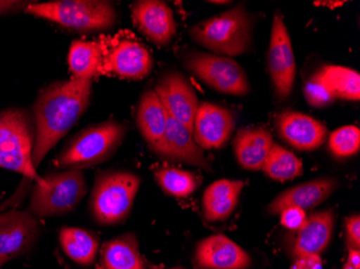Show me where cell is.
<instances>
[{"label":"cell","instance_id":"cell-1","mask_svg":"<svg viewBox=\"0 0 360 269\" xmlns=\"http://www.w3.org/2000/svg\"><path fill=\"white\" fill-rule=\"evenodd\" d=\"M91 93L92 80L79 79L58 81L39 93L34 108L35 143L32 159L36 169L86 112Z\"/></svg>","mask_w":360,"mask_h":269},{"label":"cell","instance_id":"cell-2","mask_svg":"<svg viewBox=\"0 0 360 269\" xmlns=\"http://www.w3.org/2000/svg\"><path fill=\"white\" fill-rule=\"evenodd\" d=\"M129 127L124 123L106 121L86 127L63 147L56 157L60 171H82L104 163L116 153Z\"/></svg>","mask_w":360,"mask_h":269},{"label":"cell","instance_id":"cell-3","mask_svg":"<svg viewBox=\"0 0 360 269\" xmlns=\"http://www.w3.org/2000/svg\"><path fill=\"white\" fill-rule=\"evenodd\" d=\"M196 44L216 55H242L250 50L252 40V21L243 4L224 13L196 23L189 30Z\"/></svg>","mask_w":360,"mask_h":269},{"label":"cell","instance_id":"cell-4","mask_svg":"<svg viewBox=\"0 0 360 269\" xmlns=\"http://www.w3.org/2000/svg\"><path fill=\"white\" fill-rule=\"evenodd\" d=\"M141 179L124 171H98L91 192L89 210L97 224L118 225L131 214Z\"/></svg>","mask_w":360,"mask_h":269},{"label":"cell","instance_id":"cell-5","mask_svg":"<svg viewBox=\"0 0 360 269\" xmlns=\"http://www.w3.org/2000/svg\"><path fill=\"white\" fill-rule=\"evenodd\" d=\"M24 11L63 27L84 32L110 29L118 19L112 3L103 0H58L49 3H32Z\"/></svg>","mask_w":360,"mask_h":269},{"label":"cell","instance_id":"cell-6","mask_svg":"<svg viewBox=\"0 0 360 269\" xmlns=\"http://www.w3.org/2000/svg\"><path fill=\"white\" fill-rule=\"evenodd\" d=\"M34 143L35 135L25 111L9 109L0 113V167L40 183L44 178L32 165Z\"/></svg>","mask_w":360,"mask_h":269},{"label":"cell","instance_id":"cell-7","mask_svg":"<svg viewBox=\"0 0 360 269\" xmlns=\"http://www.w3.org/2000/svg\"><path fill=\"white\" fill-rule=\"evenodd\" d=\"M88 192L86 178L80 171L48 173L35 183L28 211L37 218L63 216L74 211Z\"/></svg>","mask_w":360,"mask_h":269},{"label":"cell","instance_id":"cell-8","mask_svg":"<svg viewBox=\"0 0 360 269\" xmlns=\"http://www.w3.org/2000/svg\"><path fill=\"white\" fill-rule=\"evenodd\" d=\"M184 66L212 90L234 96H245L250 91L248 74L231 58L190 52L184 58Z\"/></svg>","mask_w":360,"mask_h":269},{"label":"cell","instance_id":"cell-9","mask_svg":"<svg viewBox=\"0 0 360 269\" xmlns=\"http://www.w3.org/2000/svg\"><path fill=\"white\" fill-rule=\"evenodd\" d=\"M268 67L275 94L288 98L296 80V60L282 14L275 13L268 52Z\"/></svg>","mask_w":360,"mask_h":269},{"label":"cell","instance_id":"cell-10","mask_svg":"<svg viewBox=\"0 0 360 269\" xmlns=\"http://www.w3.org/2000/svg\"><path fill=\"white\" fill-rule=\"evenodd\" d=\"M39 236V222L28 210L0 214V266L27 254Z\"/></svg>","mask_w":360,"mask_h":269},{"label":"cell","instance_id":"cell-11","mask_svg":"<svg viewBox=\"0 0 360 269\" xmlns=\"http://www.w3.org/2000/svg\"><path fill=\"white\" fill-rule=\"evenodd\" d=\"M153 91L167 113L192 133L199 99L189 80L176 70L169 72L158 80Z\"/></svg>","mask_w":360,"mask_h":269},{"label":"cell","instance_id":"cell-12","mask_svg":"<svg viewBox=\"0 0 360 269\" xmlns=\"http://www.w3.org/2000/svg\"><path fill=\"white\" fill-rule=\"evenodd\" d=\"M234 129L236 115L233 111L212 103L199 104L192 136L201 149H221L231 138Z\"/></svg>","mask_w":360,"mask_h":269},{"label":"cell","instance_id":"cell-13","mask_svg":"<svg viewBox=\"0 0 360 269\" xmlns=\"http://www.w3.org/2000/svg\"><path fill=\"white\" fill-rule=\"evenodd\" d=\"M149 149L167 161L181 162L203 168L205 171H212L210 161L206 159L203 150L196 145L191 131L169 113L165 135Z\"/></svg>","mask_w":360,"mask_h":269},{"label":"cell","instance_id":"cell-14","mask_svg":"<svg viewBox=\"0 0 360 269\" xmlns=\"http://www.w3.org/2000/svg\"><path fill=\"white\" fill-rule=\"evenodd\" d=\"M250 254L224 235H212L196 246L194 269H248Z\"/></svg>","mask_w":360,"mask_h":269},{"label":"cell","instance_id":"cell-15","mask_svg":"<svg viewBox=\"0 0 360 269\" xmlns=\"http://www.w3.org/2000/svg\"><path fill=\"white\" fill-rule=\"evenodd\" d=\"M275 127L283 140L300 151H314L328 137V129L323 123L296 111H284L277 115Z\"/></svg>","mask_w":360,"mask_h":269},{"label":"cell","instance_id":"cell-16","mask_svg":"<svg viewBox=\"0 0 360 269\" xmlns=\"http://www.w3.org/2000/svg\"><path fill=\"white\" fill-rule=\"evenodd\" d=\"M133 19L139 29L159 46L171 44L177 32L173 10L165 1L139 0L132 7Z\"/></svg>","mask_w":360,"mask_h":269},{"label":"cell","instance_id":"cell-17","mask_svg":"<svg viewBox=\"0 0 360 269\" xmlns=\"http://www.w3.org/2000/svg\"><path fill=\"white\" fill-rule=\"evenodd\" d=\"M335 224V212L333 209L313 212L307 216V221L299 230H295L291 240L289 249L292 258L309 254L321 256L330 244Z\"/></svg>","mask_w":360,"mask_h":269},{"label":"cell","instance_id":"cell-18","mask_svg":"<svg viewBox=\"0 0 360 269\" xmlns=\"http://www.w3.org/2000/svg\"><path fill=\"white\" fill-rule=\"evenodd\" d=\"M338 187L339 181L333 177L317 178L304 182L277 195L266 208V211L270 214H281L287 208H299L303 211L314 209L328 199Z\"/></svg>","mask_w":360,"mask_h":269},{"label":"cell","instance_id":"cell-19","mask_svg":"<svg viewBox=\"0 0 360 269\" xmlns=\"http://www.w3.org/2000/svg\"><path fill=\"white\" fill-rule=\"evenodd\" d=\"M153 63L148 48L132 39L120 40L110 48L106 56L107 68L112 74L133 80L148 77L153 70Z\"/></svg>","mask_w":360,"mask_h":269},{"label":"cell","instance_id":"cell-20","mask_svg":"<svg viewBox=\"0 0 360 269\" xmlns=\"http://www.w3.org/2000/svg\"><path fill=\"white\" fill-rule=\"evenodd\" d=\"M274 145L272 133L264 127L240 129L233 139L234 155L248 171H260Z\"/></svg>","mask_w":360,"mask_h":269},{"label":"cell","instance_id":"cell-21","mask_svg":"<svg viewBox=\"0 0 360 269\" xmlns=\"http://www.w3.org/2000/svg\"><path fill=\"white\" fill-rule=\"evenodd\" d=\"M240 180L221 179L210 184L202 200L203 214L207 222L226 221L233 214L244 189Z\"/></svg>","mask_w":360,"mask_h":269},{"label":"cell","instance_id":"cell-22","mask_svg":"<svg viewBox=\"0 0 360 269\" xmlns=\"http://www.w3.org/2000/svg\"><path fill=\"white\" fill-rule=\"evenodd\" d=\"M136 124L148 147H153L165 135L167 111L153 90H147L139 99Z\"/></svg>","mask_w":360,"mask_h":269},{"label":"cell","instance_id":"cell-23","mask_svg":"<svg viewBox=\"0 0 360 269\" xmlns=\"http://www.w3.org/2000/svg\"><path fill=\"white\" fill-rule=\"evenodd\" d=\"M102 269H146L139 244L133 232L105 242L101 249Z\"/></svg>","mask_w":360,"mask_h":269},{"label":"cell","instance_id":"cell-24","mask_svg":"<svg viewBox=\"0 0 360 269\" xmlns=\"http://www.w3.org/2000/svg\"><path fill=\"white\" fill-rule=\"evenodd\" d=\"M58 240L64 254L81 266H91L96 258L100 240L94 232L80 228H60Z\"/></svg>","mask_w":360,"mask_h":269},{"label":"cell","instance_id":"cell-25","mask_svg":"<svg viewBox=\"0 0 360 269\" xmlns=\"http://www.w3.org/2000/svg\"><path fill=\"white\" fill-rule=\"evenodd\" d=\"M330 88L335 98L358 102L360 98V74L357 70L339 65H326L316 72Z\"/></svg>","mask_w":360,"mask_h":269},{"label":"cell","instance_id":"cell-26","mask_svg":"<svg viewBox=\"0 0 360 269\" xmlns=\"http://www.w3.org/2000/svg\"><path fill=\"white\" fill-rule=\"evenodd\" d=\"M103 51L100 44L75 40L68 52V68L75 79L92 80L102 63Z\"/></svg>","mask_w":360,"mask_h":269},{"label":"cell","instance_id":"cell-27","mask_svg":"<svg viewBox=\"0 0 360 269\" xmlns=\"http://www.w3.org/2000/svg\"><path fill=\"white\" fill-rule=\"evenodd\" d=\"M262 171L272 179L286 181L302 175L303 164L292 152L274 143Z\"/></svg>","mask_w":360,"mask_h":269},{"label":"cell","instance_id":"cell-28","mask_svg":"<svg viewBox=\"0 0 360 269\" xmlns=\"http://www.w3.org/2000/svg\"><path fill=\"white\" fill-rule=\"evenodd\" d=\"M155 179L163 192L175 197H188L199 188L200 180L195 173L174 167L158 168Z\"/></svg>","mask_w":360,"mask_h":269},{"label":"cell","instance_id":"cell-29","mask_svg":"<svg viewBox=\"0 0 360 269\" xmlns=\"http://www.w3.org/2000/svg\"><path fill=\"white\" fill-rule=\"evenodd\" d=\"M328 147L335 157H349L360 149V131L357 126L347 125L333 131L329 137Z\"/></svg>","mask_w":360,"mask_h":269},{"label":"cell","instance_id":"cell-30","mask_svg":"<svg viewBox=\"0 0 360 269\" xmlns=\"http://www.w3.org/2000/svg\"><path fill=\"white\" fill-rule=\"evenodd\" d=\"M303 94L307 104L313 108H326L335 103V96L330 88L319 78V74H313L305 83Z\"/></svg>","mask_w":360,"mask_h":269},{"label":"cell","instance_id":"cell-31","mask_svg":"<svg viewBox=\"0 0 360 269\" xmlns=\"http://www.w3.org/2000/svg\"><path fill=\"white\" fill-rule=\"evenodd\" d=\"M307 214L299 208H287L281 212V223L288 230H299L307 221Z\"/></svg>","mask_w":360,"mask_h":269},{"label":"cell","instance_id":"cell-32","mask_svg":"<svg viewBox=\"0 0 360 269\" xmlns=\"http://www.w3.org/2000/svg\"><path fill=\"white\" fill-rule=\"evenodd\" d=\"M345 235H347V248L360 249V216L353 214L347 218L345 223Z\"/></svg>","mask_w":360,"mask_h":269},{"label":"cell","instance_id":"cell-33","mask_svg":"<svg viewBox=\"0 0 360 269\" xmlns=\"http://www.w3.org/2000/svg\"><path fill=\"white\" fill-rule=\"evenodd\" d=\"M290 269H323V260L319 254L299 256Z\"/></svg>","mask_w":360,"mask_h":269},{"label":"cell","instance_id":"cell-34","mask_svg":"<svg viewBox=\"0 0 360 269\" xmlns=\"http://www.w3.org/2000/svg\"><path fill=\"white\" fill-rule=\"evenodd\" d=\"M30 4L32 3L18 0H0V15L24 11Z\"/></svg>","mask_w":360,"mask_h":269},{"label":"cell","instance_id":"cell-35","mask_svg":"<svg viewBox=\"0 0 360 269\" xmlns=\"http://www.w3.org/2000/svg\"><path fill=\"white\" fill-rule=\"evenodd\" d=\"M347 263H349L351 266L355 267L356 269H360V251L357 249L349 248Z\"/></svg>","mask_w":360,"mask_h":269},{"label":"cell","instance_id":"cell-36","mask_svg":"<svg viewBox=\"0 0 360 269\" xmlns=\"http://www.w3.org/2000/svg\"><path fill=\"white\" fill-rule=\"evenodd\" d=\"M343 269H356L355 267L351 266V265L349 264V263H345V267H343Z\"/></svg>","mask_w":360,"mask_h":269},{"label":"cell","instance_id":"cell-37","mask_svg":"<svg viewBox=\"0 0 360 269\" xmlns=\"http://www.w3.org/2000/svg\"><path fill=\"white\" fill-rule=\"evenodd\" d=\"M172 269H185V268H181V267H176V268H172Z\"/></svg>","mask_w":360,"mask_h":269}]
</instances>
